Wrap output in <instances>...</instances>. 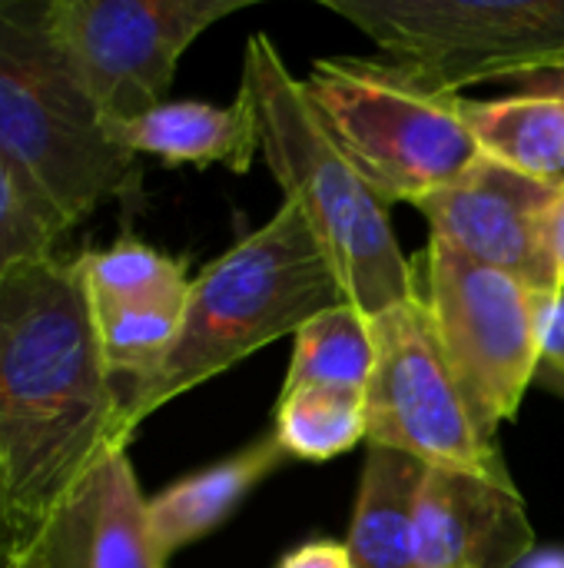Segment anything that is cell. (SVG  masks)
Listing matches in <instances>:
<instances>
[{
  "label": "cell",
  "instance_id": "6da1fadb",
  "mask_svg": "<svg viewBox=\"0 0 564 568\" xmlns=\"http://www.w3.org/2000/svg\"><path fill=\"white\" fill-rule=\"evenodd\" d=\"M126 446L76 256L0 276V473L23 523Z\"/></svg>",
  "mask_w": 564,
  "mask_h": 568
},
{
  "label": "cell",
  "instance_id": "7a4b0ae2",
  "mask_svg": "<svg viewBox=\"0 0 564 568\" xmlns=\"http://www.w3.org/2000/svg\"><path fill=\"white\" fill-rule=\"evenodd\" d=\"M243 87L256 103L266 166L309 220L346 300L366 316L412 300L416 270L392 233L389 206L329 136L302 80L289 73L266 33H253L246 43Z\"/></svg>",
  "mask_w": 564,
  "mask_h": 568
},
{
  "label": "cell",
  "instance_id": "3957f363",
  "mask_svg": "<svg viewBox=\"0 0 564 568\" xmlns=\"http://www.w3.org/2000/svg\"><path fill=\"white\" fill-rule=\"evenodd\" d=\"M339 303L349 300L326 250L302 210L286 200L269 223L193 280L176 349L133 409V433L160 406L233 369L256 349L296 336L312 316Z\"/></svg>",
  "mask_w": 564,
  "mask_h": 568
},
{
  "label": "cell",
  "instance_id": "277c9868",
  "mask_svg": "<svg viewBox=\"0 0 564 568\" xmlns=\"http://www.w3.org/2000/svg\"><path fill=\"white\" fill-rule=\"evenodd\" d=\"M0 153L66 233L136 180V156L110 140L60 63L43 30V0H0Z\"/></svg>",
  "mask_w": 564,
  "mask_h": 568
},
{
  "label": "cell",
  "instance_id": "5b68a950",
  "mask_svg": "<svg viewBox=\"0 0 564 568\" xmlns=\"http://www.w3.org/2000/svg\"><path fill=\"white\" fill-rule=\"evenodd\" d=\"M302 90L386 206H416L482 156L459 120V97L435 90L409 63L326 57L309 67Z\"/></svg>",
  "mask_w": 564,
  "mask_h": 568
},
{
  "label": "cell",
  "instance_id": "8992f818",
  "mask_svg": "<svg viewBox=\"0 0 564 568\" xmlns=\"http://www.w3.org/2000/svg\"><path fill=\"white\" fill-rule=\"evenodd\" d=\"M435 90L564 67V0H322Z\"/></svg>",
  "mask_w": 564,
  "mask_h": 568
},
{
  "label": "cell",
  "instance_id": "52a82bcc",
  "mask_svg": "<svg viewBox=\"0 0 564 568\" xmlns=\"http://www.w3.org/2000/svg\"><path fill=\"white\" fill-rule=\"evenodd\" d=\"M419 263L416 293L435 343L475 426L495 439V429L515 419L539 376V296L515 276L475 263L435 236Z\"/></svg>",
  "mask_w": 564,
  "mask_h": 568
},
{
  "label": "cell",
  "instance_id": "ba28073f",
  "mask_svg": "<svg viewBox=\"0 0 564 568\" xmlns=\"http://www.w3.org/2000/svg\"><path fill=\"white\" fill-rule=\"evenodd\" d=\"M243 7L249 0H43V30L103 123H120L166 103L189 43Z\"/></svg>",
  "mask_w": 564,
  "mask_h": 568
},
{
  "label": "cell",
  "instance_id": "9c48e42d",
  "mask_svg": "<svg viewBox=\"0 0 564 568\" xmlns=\"http://www.w3.org/2000/svg\"><path fill=\"white\" fill-rule=\"evenodd\" d=\"M369 320L376 339V366L366 386L369 446L416 456L429 469L512 483L495 439L469 413L419 293Z\"/></svg>",
  "mask_w": 564,
  "mask_h": 568
},
{
  "label": "cell",
  "instance_id": "30bf717a",
  "mask_svg": "<svg viewBox=\"0 0 564 568\" xmlns=\"http://www.w3.org/2000/svg\"><path fill=\"white\" fill-rule=\"evenodd\" d=\"M558 186L479 156L459 180L416 203L435 240L462 256L502 270L535 296L562 290L552 253Z\"/></svg>",
  "mask_w": 564,
  "mask_h": 568
},
{
  "label": "cell",
  "instance_id": "8fae6325",
  "mask_svg": "<svg viewBox=\"0 0 564 568\" xmlns=\"http://www.w3.org/2000/svg\"><path fill=\"white\" fill-rule=\"evenodd\" d=\"M13 568H166L126 449L106 453L27 523Z\"/></svg>",
  "mask_w": 564,
  "mask_h": 568
},
{
  "label": "cell",
  "instance_id": "7c38bea8",
  "mask_svg": "<svg viewBox=\"0 0 564 568\" xmlns=\"http://www.w3.org/2000/svg\"><path fill=\"white\" fill-rule=\"evenodd\" d=\"M535 526L515 483L429 469L416 516V568H515Z\"/></svg>",
  "mask_w": 564,
  "mask_h": 568
},
{
  "label": "cell",
  "instance_id": "4fadbf2b",
  "mask_svg": "<svg viewBox=\"0 0 564 568\" xmlns=\"http://www.w3.org/2000/svg\"><path fill=\"white\" fill-rule=\"evenodd\" d=\"M103 126L116 146L133 156H156L166 166H226L246 173L259 150V116L243 83L229 106L166 100L133 120Z\"/></svg>",
  "mask_w": 564,
  "mask_h": 568
},
{
  "label": "cell",
  "instance_id": "5bb4252c",
  "mask_svg": "<svg viewBox=\"0 0 564 568\" xmlns=\"http://www.w3.org/2000/svg\"><path fill=\"white\" fill-rule=\"evenodd\" d=\"M286 459V449L269 429L229 459H219L156 493L150 499V526L163 559L216 532L263 479L283 469Z\"/></svg>",
  "mask_w": 564,
  "mask_h": 568
},
{
  "label": "cell",
  "instance_id": "9a60e30c",
  "mask_svg": "<svg viewBox=\"0 0 564 568\" xmlns=\"http://www.w3.org/2000/svg\"><path fill=\"white\" fill-rule=\"evenodd\" d=\"M429 466L369 446L346 549L356 568H416V516Z\"/></svg>",
  "mask_w": 564,
  "mask_h": 568
},
{
  "label": "cell",
  "instance_id": "2e32d148",
  "mask_svg": "<svg viewBox=\"0 0 564 568\" xmlns=\"http://www.w3.org/2000/svg\"><path fill=\"white\" fill-rule=\"evenodd\" d=\"M459 120L485 160H495L539 183H564V100L515 93L505 100L455 103Z\"/></svg>",
  "mask_w": 564,
  "mask_h": 568
},
{
  "label": "cell",
  "instance_id": "e0dca14e",
  "mask_svg": "<svg viewBox=\"0 0 564 568\" xmlns=\"http://www.w3.org/2000/svg\"><path fill=\"white\" fill-rule=\"evenodd\" d=\"M183 313L186 310L180 306L93 303V323H96L103 366L116 393L123 429L130 439H133V409L140 406L143 393L156 383L163 366L170 363L180 329H183Z\"/></svg>",
  "mask_w": 564,
  "mask_h": 568
},
{
  "label": "cell",
  "instance_id": "ac0fdd59",
  "mask_svg": "<svg viewBox=\"0 0 564 568\" xmlns=\"http://www.w3.org/2000/svg\"><path fill=\"white\" fill-rule=\"evenodd\" d=\"M372 366H376L372 320L359 306L339 303L312 316L293 336V359L283 389L322 386V389L366 393Z\"/></svg>",
  "mask_w": 564,
  "mask_h": 568
},
{
  "label": "cell",
  "instance_id": "d6986e66",
  "mask_svg": "<svg viewBox=\"0 0 564 568\" xmlns=\"http://www.w3.org/2000/svg\"><path fill=\"white\" fill-rule=\"evenodd\" d=\"M93 303L123 306H180L186 310L193 280L186 266L140 240H116L106 250L76 253Z\"/></svg>",
  "mask_w": 564,
  "mask_h": 568
},
{
  "label": "cell",
  "instance_id": "ffe728a7",
  "mask_svg": "<svg viewBox=\"0 0 564 568\" xmlns=\"http://www.w3.org/2000/svg\"><path fill=\"white\" fill-rule=\"evenodd\" d=\"M273 433L289 459L329 463L366 439V393L322 386L283 389Z\"/></svg>",
  "mask_w": 564,
  "mask_h": 568
},
{
  "label": "cell",
  "instance_id": "44dd1931",
  "mask_svg": "<svg viewBox=\"0 0 564 568\" xmlns=\"http://www.w3.org/2000/svg\"><path fill=\"white\" fill-rule=\"evenodd\" d=\"M66 236L57 213L33 190V183L0 153V276L57 253Z\"/></svg>",
  "mask_w": 564,
  "mask_h": 568
},
{
  "label": "cell",
  "instance_id": "7402d4cb",
  "mask_svg": "<svg viewBox=\"0 0 564 568\" xmlns=\"http://www.w3.org/2000/svg\"><path fill=\"white\" fill-rule=\"evenodd\" d=\"M539 376L535 383L552 389L555 396L564 393V286L552 296H539Z\"/></svg>",
  "mask_w": 564,
  "mask_h": 568
},
{
  "label": "cell",
  "instance_id": "603a6c76",
  "mask_svg": "<svg viewBox=\"0 0 564 568\" xmlns=\"http://www.w3.org/2000/svg\"><path fill=\"white\" fill-rule=\"evenodd\" d=\"M276 568H356L346 542L312 539L299 549H293Z\"/></svg>",
  "mask_w": 564,
  "mask_h": 568
},
{
  "label": "cell",
  "instance_id": "cb8c5ba5",
  "mask_svg": "<svg viewBox=\"0 0 564 568\" xmlns=\"http://www.w3.org/2000/svg\"><path fill=\"white\" fill-rule=\"evenodd\" d=\"M23 532H27V523L17 513L10 486H7V479L0 473V568H13L17 552L23 546Z\"/></svg>",
  "mask_w": 564,
  "mask_h": 568
},
{
  "label": "cell",
  "instance_id": "d4e9b609",
  "mask_svg": "<svg viewBox=\"0 0 564 568\" xmlns=\"http://www.w3.org/2000/svg\"><path fill=\"white\" fill-rule=\"evenodd\" d=\"M522 93H542V97H558L564 100V67H552V70H539L529 77L515 80Z\"/></svg>",
  "mask_w": 564,
  "mask_h": 568
},
{
  "label": "cell",
  "instance_id": "484cf974",
  "mask_svg": "<svg viewBox=\"0 0 564 568\" xmlns=\"http://www.w3.org/2000/svg\"><path fill=\"white\" fill-rule=\"evenodd\" d=\"M552 253H555V266H558V283L564 286V183L558 186L555 210H552Z\"/></svg>",
  "mask_w": 564,
  "mask_h": 568
},
{
  "label": "cell",
  "instance_id": "4316f807",
  "mask_svg": "<svg viewBox=\"0 0 564 568\" xmlns=\"http://www.w3.org/2000/svg\"><path fill=\"white\" fill-rule=\"evenodd\" d=\"M562 399H564V393H562Z\"/></svg>",
  "mask_w": 564,
  "mask_h": 568
}]
</instances>
